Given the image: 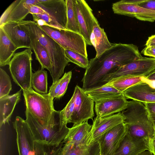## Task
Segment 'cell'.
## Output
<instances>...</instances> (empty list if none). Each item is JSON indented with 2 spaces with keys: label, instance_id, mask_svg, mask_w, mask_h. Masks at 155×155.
I'll return each instance as SVG.
<instances>
[{
  "label": "cell",
  "instance_id": "obj_1",
  "mask_svg": "<svg viewBox=\"0 0 155 155\" xmlns=\"http://www.w3.org/2000/svg\"><path fill=\"white\" fill-rule=\"evenodd\" d=\"M142 57L138 47L133 44H113L99 57L89 61L81 80L82 88L86 91L103 86L107 76Z\"/></svg>",
  "mask_w": 155,
  "mask_h": 155
},
{
  "label": "cell",
  "instance_id": "obj_2",
  "mask_svg": "<svg viewBox=\"0 0 155 155\" xmlns=\"http://www.w3.org/2000/svg\"><path fill=\"white\" fill-rule=\"evenodd\" d=\"M121 113L124 117L126 134L149 141L155 135L154 122L142 102L133 100L128 101L126 108Z\"/></svg>",
  "mask_w": 155,
  "mask_h": 155
},
{
  "label": "cell",
  "instance_id": "obj_3",
  "mask_svg": "<svg viewBox=\"0 0 155 155\" xmlns=\"http://www.w3.org/2000/svg\"><path fill=\"white\" fill-rule=\"evenodd\" d=\"M22 21L47 51L52 62V68L50 73L53 83H55L60 79L64 73L65 67L70 62L66 55L64 49L34 21L23 20Z\"/></svg>",
  "mask_w": 155,
  "mask_h": 155
},
{
  "label": "cell",
  "instance_id": "obj_4",
  "mask_svg": "<svg viewBox=\"0 0 155 155\" xmlns=\"http://www.w3.org/2000/svg\"><path fill=\"white\" fill-rule=\"evenodd\" d=\"M22 91L26 110L41 124L53 125L61 118V111L54 110L53 99L48 93L39 94L33 88Z\"/></svg>",
  "mask_w": 155,
  "mask_h": 155
},
{
  "label": "cell",
  "instance_id": "obj_5",
  "mask_svg": "<svg viewBox=\"0 0 155 155\" xmlns=\"http://www.w3.org/2000/svg\"><path fill=\"white\" fill-rule=\"evenodd\" d=\"M25 121L35 141L51 145L59 144L67 134L69 128L61 118L55 124L44 126L41 124L27 110Z\"/></svg>",
  "mask_w": 155,
  "mask_h": 155
},
{
  "label": "cell",
  "instance_id": "obj_6",
  "mask_svg": "<svg viewBox=\"0 0 155 155\" xmlns=\"http://www.w3.org/2000/svg\"><path fill=\"white\" fill-rule=\"evenodd\" d=\"M31 49L27 48L15 53L9 64V69L13 81L22 91L32 89L31 78L33 73Z\"/></svg>",
  "mask_w": 155,
  "mask_h": 155
},
{
  "label": "cell",
  "instance_id": "obj_7",
  "mask_svg": "<svg viewBox=\"0 0 155 155\" xmlns=\"http://www.w3.org/2000/svg\"><path fill=\"white\" fill-rule=\"evenodd\" d=\"M39 27L64 50L74 51L87 58V44L81 34L67 29H58L48 26Z\"/></svg>",
  "mask_w": 155,
  "mask_h": 155
},
{
  "label": "cell",
  "instance_id": "obj_8",
  "mask_svg": "<svg viewBox=\"0 0 155 155\" xmlns=\"http://www.w3.org/2000/svg\"><path fill=\"white\" fill-rule=\"evenodd\" d=\"M155 70V58L142 56L108 75L104 81L103 85L112 80L120 77H146Z\"/></svg>",
  "mask_w": 155,
  "mask_h": 155
},
{
  "label": "cell",
  "instance_id": "obj_9",
  "mask_svg": "<svg viewBox=\"0 0 155 155\" xmlns=\"http://www.w3.org/2000/svg\"><path fill=\"white\" fill-rule=\"evenodd\" d=\"M73 96L74 98V107L71 123L73 126L93 120L94 116V102L85 92L82 88L76 85Z\"/></svg>",
  "mask_w": 155,
  "mask_h": 155
},
{
  "label": "cell",
  "instance_id": "obj_10",
  "mask_svg": "<svg viewBox=\"0 0 155 155\" xmlns=\"http://www.w3.org/2000/svg\"><path fill=\"white\" fill-rule=\"evenodd\" d=\"M74 10L80 30V34L87 45H92L91 38L94 27L99 24L92 10L84 0H73Z\"/></svg>",
  "mask_w": 155,
  "mask_h": 155
},
{
  "label": "cell",
  "instance_id": "obj_11",
  "mask_svg": "<svg viewBox=\"0 0 155 155\" xmlns=\"http://www.w3.org/2000/svg\"><path fill=\"white\" fill-rule=\"evenodd\" d=\"M143 0H121L113 4L115 14L135 18L138 20L151 22L155 21V11L138 5Z\"/></svg>",
  "mask_w": 155,
  "mask_h": 155
},
{
  "label": "cell",
  "instance_id": "obj_12",
  "mask_svg": "<svg viewBox=\"0 0 155 155\" xmlns=\"http://www.w3.org/2000/svg\"><path fill=\"white\" fill-rule=\"evenodd\" d=\"M13 124L19 155H36L35 141L25 120L17 116Z\"/></svg>",
  "mask_w": 155,
  "mask_h": 155
},
{
  "label": "cell",
  "instance_id": "obj_13",
  "mask_svg": "<svg viewBox=\"0 0 155 155\" xmlns=\"http://www.w3.org/2000/svg\"><path fill=\"white\" fill-rule=\"evenodd\" d=\"M126 134L125 124L121 123L103 134L98 140L100 155H114Z\"/></svg>",
  "mask_w": 155,
  "mask_h": 155
},
{
  "label": "cell",
  "instance_id": "obj_14",
  "mask_svg": "<svg viewBox=\"0 0 155 155\" xmlns=\"http://www.w3.org/2000/svg\"><path fill=\"white\" fill-rule=\"evenodd\" d=\"M38 0H16L3 12L0 18V27L9 22L23 20L29 13L31 5H36Z\"/></svg>",
  "mask_w": 155,
  "mask_h": 155
},
{
  "label": "cell",
  "instance_id": "obj_15",
  "mask_svg": "<svg viewBox=\"0 0 155 155\" xmlns=\"http://www.w3.org/2000/svg\"><path fill=\"white\" fill-rule=\"evenodd\" d=\"M17 49L26 48L32 49L31 42L28 31L21 21L9 22L0 26Z\"/></svg>",
  "mask_w": 155,
  "mask_h": 155
},
{
  "label": "cell",
  "instance_id": "obj_16",
  "mask_svg": "<svg viewBox=\"0 0 155 155\" xmlns=\"http://www.w3.org/2000/svg\"><path fill=\"white\" fill-rule=\"evenodd\" d=\"M127 99L123 93L97 101L94 107L97 116L104 117L120 112L127 107L128 101Z\"/></svg>",
  "mask_w": 155,
  "mask_h": 155
},
{
  "label": "cell",
  "instance_id": "obj_17",
  "mask_svg": "<svg viewBox=\"0 0 155 155\" xmlns=\"http://www.w3.org/2000/svg\"><path fill=\"white\" fill-rule=\"evenodd\" d=\"M124 117L121 112L108 116L96 117L93 120V124L89 134L91 140L97 141L105 133L114 127L124 122Z\"/></svg>",
  "mask_w": 155,
  "mask_h": 155
},
{
  "label": "cell",
  "instance_id": "obj_18",
  "mask_svg": "<svg viewBox=\"0 0 155 155\" xmlns=\"http://www.w3.org/2000/svg\"><path fill=\"white\" fill-rule=\"evenodd\" d=\"M35 5L44 10L66 29L67 20V6L64 0H38Z\"/></svg>",
  "mask_w": 155,
  "mask_h": 155
},
{
  "label": "cell",
  "instance_id": "obj_19",
  "mask_svg": "<svg viewBox=\"0 0 155 155\" xmlns=\"http://www.w3.org/2000/svg\"><path fill=\"white\" fill-rule=\"evenodd\" d=\"M146 150L150 151L149 140L126 134L114 155H136Z\"/></svg>",
  "mask_w": 155,
  "mask_h": 155
},
{
  "label": "cell",
  "instance_id": "obj_20",
  "mask_svg": "<svg viewBox=\"0 0 155 155\" xmlns=\"http://www.w3.org/2000/svg\"><path fill=\"white\" fill-rule=\"evenodd\" d=\"M123 94L127 99L142 102L155 103V89L141 82L128 88Z\"/></svg>",
  "mask_w": 155,
  "mask_h": 155
},
{
  "label": "cell",
  "instance_id": "obj_21",
  "mask_svg": "<svg viewBox=\"0 0 155 155\" xmlns=\"http://www.w3.org/2000/svg\"><path fill=\"white\" fill-rule=\"evenodd\" d=\"M100 147L97 141L89 140L79 144L64 143L59 155H99Z\"/></svg>",
  "mask_w": 155,
  "mask_h": 155
},
{
  "label": "cell",
  "instance_id": "obj_22",
  "mask_svg": "<svg viewBox=\"0 0 155 155\" xmlns=\"http://www.w3.org/2000/svg\"><path fill=\"white\" fill-rule=\"evenodd\" d=\"M21 89L16 93L0 98V127L9 123L15 107L19 101Z\"/></svg>",
  "mask_w": 155,
  "mask_h": 155
},
{
  "label": "cell",
  "instance_id": "obj_23",
  "mask_svg": "<svg viewBox=\"0 0 155 155\" xmlns=\"http://www.w3.org/2000/svg\"><path fill=\"white\" fill-rule=\"evenodd\" d=\"M92 125L87 121L73 126L69 128V131L63 140L64 143H68L74 144L84 143L89 139L88 135Z\"/></svg>",
  "mask_w": 155,
  "mask_h": 155
},
{
  "label": "cell",
  "instance_id": "obj_24",
  "mask_svg": "<svg viewBox=\"0 0 155 155\" xmlns=\"http://www.w3.org/2000/svg\"><path fill=\"white\" fill-rule=\"evenodd\" d=\"M17 49L3 29L0 27V66L9 65Z\"/></svg>",
  "mask_w": 155,
  "mask_h": 155
},
{
  "label": "cell",
  "instance_id": "obj_25",
  "mask_svg": "<svg viewBox=\"0 0 155 155\" xmlns=\"http://www.w3.org/2000/svg\"><path fill=\"white\" fill-rule=\"evenodd\" d=\"M91 40L96 52V57H99L113 45L109 42L104 29L100 27L99 24L94 27Z\"/></svg>",
  "mask_w": 155,
  "mask_h": 155
},
{
  "label": "cell",
  "instance_id": "obj_26",
  "mask_svg": "<svg viewBox=\"0 0 155 155\" xmlns=\"http://www.w3.org/2000/svg\"><path fill=\"white\" fill-rule=\"evenodd\" d=\"M28 30L31 42L32 50L35 53L36 59L41 66V68L48 70L49 72L52 68V62L49 54L45 48L42 45L33 35Z\"/></svg>",
  "mask_w": 155,
  "mask_h": 155
},
{
  "label": "cell",
  "instance_id": "obj_27",
  "mask_svg": "<svg viewBox=\"0 0 155 155\" xmlns=\"http://www.w3.org/2000/svg\"><path fill=\"white\" fill-rule=\"evenodd\" d=\"M84 92L95 103L123 93L113 86L106 85Z\"/></svg>",
  "mask_w": 155,
  "mask_h": 155
},
{
  "label": "cell",
  "instance_id": "obj_28",
  "mask_svg": "<svg viewBox=\"0 0 155 155\" xmlns=\"http://www.w3.org/2000/svg\"><path fill=\"white\" fill-rule=\"evenodd\" d=\"M71 71L65 72L63 76L50 87L48 94L53 99H59L66 92L68 84L71 78Z\"/></svg>",
  "mask_w": 155,
  "mask_h": 155
},
{
  "label": "cell",
  "instance_id": "obj_29",
  "mask_svg": "<svg viewBox=\"0 0 155 155\" xmlns=\"http://www.w3.org/2000/svg\"><path fill=\"white\" fill-rule=\"evenodd\" d=\"M31 86L37 92L41 94L48 93V74L44 69H41L33 73Z\"/></svg>",
  "mask_w": 155,
  "mask_h": 155
},
{
  "label": "cell",
  "instance_id": "obj_30",
  "mask_svg": "<svg viewBox=\"0 0 155 155\" xmlns=\"http://www.w3.org/2000/svg\"><path fill=\"white\" fill-rule=\"evenodd\" d=\"M141 82V77H120L112 80L105 85L112 86L123 93L128 88Z\"/></svg>",
  "mask_w": 155,
  "mask_h": 155
},
{
  "label": "cell",
  "instance_id": "obj_31",
  "mask_svg": "<svg viewBox=\"0 0 155 155\" xmlns=\"http://www.w3.org/2000/svg\"><path fill=\"white\" fill-rule=\"evenodd\" d=\"M65 1L67 10L66 29L80 34V28L74 10L73 0H65Z\"/></svg>",
  "mask_w": 155,
  "mask_h": 155
},
{
  "label": "cell",
  "instance_id": "obj_32",
  "mask_svg": "<svg viewBox=\"0 0 155 155\" xmlns=\"http://www.w3.org/2000/svg\"><path fill=\"white\" fill-rule=\"evenodd\" d=\"M64 144L63 141L57 145L35 141L36 155H59Z\"/></svg>",
  "mask_w": 155,
  "mask_h": 155
},
{
  "label": "cell",
  "instance_id": "obj_33",
  "mask_svg": "<svg viewBox=\"0 0 155 155\" xmlns=\"http://www.w3.org/2000/svg\"><path fill=\"white\" fill-rule=\"evenodd\" d=\"M66 55L70 61L77 65L78 66L86 69L89 64L88 58L74 51L65 49Z\"/></svg>",
  "mask_w": 155,
  "mask_h": 155
},
{
  "label": "cell",
  "instance_id": "obj_34",
  "mask_svg": "<svg viewBox=\"0 0 155 155\" xmlns=\"http://www.w3.org/2000/svg\"><path fill=\"white\" fill-rule=\"evenodd\" d=\"M12 89L9 76L2 68H0V98L9 95Z\"/></svg>",
  "mask_w": 155,
  "mask_h": 155
},
{
  "label": "cell",
  "instance_id": "obj_35",
  "mask_svg": "<svg viewBox=\"0 0 155 155\" xmlns=\"http://www.w3.org/2000/svg\"><path fill=\"white\" fill-rule=\"evenodd\" d=\"M74 107V98L72 95L71 99L64 108L61 111V118L63 121L68 124L71 123Z\"/></svg>",
  "mask_w": 155,
  "mask_h": 155
},
{
  "label": "cell",
  "instance_id": "obj_36",
  "mask_svg": "<svg viewBox=\"0 0 155 155\" xmlns=\"http://www.w3.org/2000/svg\"><path fill=\"white\" fill-rule=\"evenodd\" d=\"M33 20L41 19L44 21L49 26L54 27L58 29H66L58 23L52 17L45 12L39 14H32Z\"/></svg>",
  "mask_w": 155,
  "mask_h": 155
},
{
  "label": "cell",
  "instance_id": "obj_37",
  "mask_svg": "<svg viewBox=\"0 0 155 155\" xmlns=\"http://www.w3.org/2000/svg\"><path fill=\"white\" fill-rule=\"evenodd\" d=\"M141 53L145 56L155 58V46L149 45L142 50Z\"/></svg>",
  "mask_w": 155,
  "mask_h": 155
},
{
  "label": "cell",
  "instance_id": "obj_38",
  "mask_svg": "<svg viewBox=\"0 0 155 155\" xmlns=\"http://www.w3.org/2000/svg\"><path fill=\"white\" fill-rule=\"evenodd\" d=\"M138 5L147 9L155 11V0H143Z\"/></svg>",
  "mask_w": 155,
  "mask_h": 155
},
{
  "label": "cell",
  "instance_id": "obj_39",
  "mask_svg": "<svg viewBox=\"0 0 155 155\" xmlns=\"http://www.w3.org/2000/svg\"><path fill=\"white\" fill-rule=\"evenodd\" d=\"M45 11L40 7L34 5H31L29 13L32 14H39L45 13Z\"/></svg>",
  "mask_w": 155,
  "mask_h": 155
},
{
  "label": "cell",
  "instance_id": "obj_40",
  "mask_svg": "<svg viewBox=\"0 0 155 155\" xmlns=\"http://www.w3.org/2000/svg\"><path fill=\"white\" fill-rule=\"evenodd\" d=\"M147 108L150 115H155V103H143Z\"/></svg>",
  "mask_w": 155,
  "mask_h": 155
},
{
  "label": "cell",
  "instance_id": "obj_41",
  "mask_svg": "<svg viewBox=\"0 0 155 155\" xmlns=\"http://www.w3.org/2000/svg\"><path fill=\"white\" fill-rule=\"evenodd\" d=\"M150 151L155 155V135L149 140Z\"/></svg>",
  "mask_w": 155,
  "mask_h": 155
},
{
  "label": "cell",
  "instance_id": "obj_42",
  "mask_svg": "<svg viewBox=\"0 0 155 155\" xmlns=\"http://www.w3.org/2000/svg\"><path fill=\"white\" fill-rule=\"evenodd\" d=\"M142 82H143L147 84L152 88L155 89V80H149L145 77H141Z\"/></svg>",
  "mask_w": 155,
  "mask_h": 155
},
{
  "label": "cell",
  "instance_id": "obj_43",
  "mask_svg": "<svg viewBox=\"0 0 155 155\" xmlns=\"http://www.w3.org/2000/svg\"><path fill=\"white\" fill-rule=\"evenodd\" d=\"M152 45L155 46V35L149 37L146 42L145 45Z\"/></svg>",
  "mask_w": 155,
  "mask_h": 155
},
{
  "label": "cell",
  "instance_id": "obj_44",
  "mask_svg": "<svg viewBox=\"0 0 155 155\" xmlns=\"http://www.w3.org/2000/svg\"><path fill=\"white\" fill-rule=\"evenodd\" d=\"M145 78L149 80H155V70Z\"/></svg>",
  "mask_w": 155,
  "mask_h": 155
},
{
  "label": "cell",
  "instance_id": "obj_45",
  "mask_svg": "<svg viewBox=\"0 0 155 155\" xmlns=\"http://www.w3.org/2000/svg\"><path fill=\"white\" fill-rule=\"evenodd\" d=\"M136 155H153V154L150 151L146 150L140 152Z\"/></svg>",
  "mask_w": 155,
  "mask_h": 155
},
{
  "label": "cell",
  "instance_id": "obj_46",
  "mask_svg": "<svg viewBox=\"0 0 155 155\" xmlns=\"http://www.w3.org/2000/svg\"><path fill=\"white\" fill-rule=\"evenodd\" d=\"M151 117L154 122H155V115H150Z\"/></svg>",
  "mask_w": 155,
  "mask_h": 155
},
{
  "label": "cell",
  "instance_id": "obj_47",
  "mask_svg": "<svg viewBox=\"0 0 155 155\" xmlns=\"http://www.w3.org/2000/svg\"><path fill=\"white\" fill-rule=\"evenodd\" d=\"M154 127H155V122H154Z\"/></svg>",
  "mask_w": 155,
  "mask_h": 155
},
{
  "label": "cell",
  "instance_id": "obj_48",
  "mask_svg": "<svg viewBox=\"0 0 155 155\" xmlns=\"http://www.w3.org/2000/svg\"><path fill=\"white\" fill-rule=\"evenodd\" d=\"M99 155H100L99 154Z\"/></svg>",
  "mask_w": 155,
  "mask_h": 155
}]
</instances>
